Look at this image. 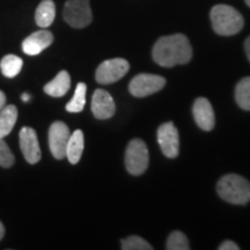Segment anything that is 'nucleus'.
Listing matches in <instances>:
<instances>
[{"instance_id":"0eeeda50","label":"nucleus","mask_w":250,"mask_h":250,"mask_svg":"<svg viewBox=\"0 0 250 250\" xmlns=\"http://www.w3.org/2000/svg\"><path fill=\"white\" fill-rule=\"evenodd\" d=\"M166 85V79L156 74L142 73L130 81L129 90L136 98H145L156 92H160Z\"/></svg>"},{"instance_id":"2eb2a0df","label":"nucleus","mask_w":250,"mask_h":250,"mask_svg":"<svg viewBox=\"0 0 250 250\" xmlns=\"http://www.w3.org/2000/svg\"><path fill=\"white\" fill-rule=\"evenodd\" d=\"M85 147V138L81 130H76L71 133L66 147V158L72 165H77L80 161Z\"/></svg>"},{"instance_id":"cd10ccee","label":"nucleus","mask_w":250,"mask_h":250,"mask_svg":"<svg viewBox=\"0 0 250 250\" xmlns=\"http://www.w3.org/2000/svg\"><path fill=\"white\" fill-rule=\"evenodd\" d=\"M21 100H22L23 102H28L30 100V95H29V94H27V93H23L22 96H21Z\"/></svg>"},{"instance_id":"f257e3e1","label":"nucleus","mask_w":250,"mask_h":250,"mask_svg":"<svg viewBox=\"0 0 250 250\" xmlns=\"http://www.w3.org/2000/svg\"><path fill=\"white\" fill-rule=\"evenodd\" d=\"M153 59L162 67H173L191 61L192 48L183 34L164 36L153 46Z\"/></svg>"},{"instance_id":"423d86ee","label":"nucleus","mask_w":250,"mask_h":250,"mask_svg":"<svg viewBox=\"0 0 250 250\" xmlns=\"http://www.w3.org/2000/svg\"><path fill=\"white\" fill-rule=\"evenodd\" d=\"M130 70L129 62L123 58H114L104 61L99 65L95 72V79L101 85H110L117 83Z\"/></svg>"},{"instance_id":"aec40b11","label":"nucleus","mask_w":250,"mask_h":250,"mask_svg":"<svg viewBox=\"0 0 250 250\" xmlns=\"http://www.w3.org/2000/svg\"><path fill=\"white\" fill-rule=\"evenodd\" d=\"M86 93H87V86L86 83H79L77 85L76 92L73 94V98L71 101L66 104V110L72 114H77V112H81L83 110L86 104Z\"/></svg>"},{"instance_id":"f3484780","label":"nucleus","mask_w":250,"mask_h":250,"mask_svg":"<svg viewBox=\"0 0 250 250\" xmlns=\"http://www.w3.org/2000/svg\"><path fill=\"white\" fill-rule=\"evenodd\" d=\"M18 121V109L14 104L5 105L0 110V138H5L13 130Z\"/></svg>"},{"instance_id":"c85d7f7f","label":"nucleus","mask_w":250,"mask_h":250,"mask_svg":"<svg viewBox=\"0 0 250 250\" xmlns=\"http://www.w3.org/2000/svg\"><path fill=\"white\" fill-rule=\"evenodd\" d=\"M246 4H247V5H248V6H249V7H250V0H246Z\"/></svg>"},{"instance_id":"f8f14e48","label":"nucleus","mask_w":250,"mask_h":250,"mask_svg":"<svg viewBox=\"0 0 250 250\" xmlns=\"http://www.w3.org/2000/svg\"><path fill=\"white\" fill-rule=\"evenodd\" d=\"M54 42V35L49 30H39L33 33L22 42V51L28 56L40 55Z\"/></svg>"},{"instance_id":"b1692460","label":"nucleus","mask_w":250,"mask_h":250,"mask_svg":"<svg viewBox=\"0 0 250 250\" xmlns=\"http://www.w3.org/2000/svg\"><path fill=\"white\" fill-rule=\"evenodd\" d=\"M239 246L236 245L235 242L233 241H229V240H227V241L223 242L219 247V250H239Z\"/></svg>"},{"instance_id":"a211bd4d","label":"nucleus","mask_w":250,"mask_h":250,"mask_svg":"<svg viewBox=\"0 0 250 250\" xmlns=\"http://www.w3.org/2000/svg\"><path fill=\"white\" fill-rule=\"evenodd\" d=\"M23 61L15 55H7L0 61V70L6 78H15L21 72Z\"/></svg>"},{"instance_id":"7ed1b4c3","label":"nucleus","mask_w":250,"mask_h":250,"mask_svg":"<svg viewBox=\"0 0 250 250\" xmlns=\"http://www.w3.org/2000/svg\"><path fill=\"white\" fill-rule=\"evenodd\" d=\"M218 195L234 205H246L250 202V182L236 174L225 175L217 184Z\"/></svg>"},{"instance_id":"412c9836","label":"nucleus","mask_w":250,"mask_h":250,"mask_svg":"<svg viewBox=\"0 0 250 250\" xmlns=\"http://www.w3.org/2000/svg\"><path fill=\"white\" fill-rule=\"evenodd\" d=\"M167 250H189V241L188 237L184 235L180 230H175L168 236L167 245H166Z\"/></svg>"},{"instance_id":"dca6fc26","label":"nucleus","mask_w":250,"mask_h":250,"mask_svg":"<svg viewBox=\"0 0 250 250\" xmlns=\"http://www.w3.org/2000/svg\"><path fill=\"white\" fill-rule=\"evenodd\" d=\"M56 18V5L52 0H42L35 12V21L37 26L43 28L50 27Z\"/></svg>"},{"instance_id":"5701e85b","label":"nucleus","mask_w":250,"mask_h":250,"mask_svg":"<svg viewBox=\"0 0 250 250\" xmlns=\"http://www.w3.org/2000/svg\"><path fill=\"white\" fill-rule=\"evenodd\" d=\"M15 158L4 138H0V166L4 168H9L14 165Z\"/></svg>"},{"instance_id":"f03ea898","label":"nucleus","mask_w":250,"mask_h":250,"mask_svg":"<svg viewBox=\"0 0 250 250\" xmlns=\"http://www.w3.org/2000/svg\"><path fill=\"white\" fill-rule=\"evenodd\" d=\"M211 22L213 30L221 36L235 35L245 26L241 13L228 5H215L211 9Z\"/></svg>"},{"instance_id":"6ab92c4d","label":"nucleus","mask_w":250,"mask_h":250,"mask_svg":"<svg viewBox=\"0 0 250 250\" xmlns=\"http://www.w3.org/2000/svg\"><path fill=\"white\" fill-rule=\"evenodd\" d=\"M235 100L243 110H250V77L243 78L235 87Z\"/></svg>"},{"instance_id":"ddd939ff","label":"nucleus","mask_w":250,"mask_h":250,"mask_svg":"<svg viewBox=\"0 0 250 250\" xmlns=\"http://www.w3.org/2000/svg\"><path fill=\"white\" fill-rule=\"evenodd\" d=\"M192 114L195 122L204 131H211L214 127L215 116L210 101L205 98H198L193 103Z\"/></svg>"},{"instance_id":"a878e982","label":"nucleus","mask_w":250,"mask_h":250,"mask_svg":"<svg viewBox=\"0 0 250 250\" xmlns=\"http://www.w3.org/2000/svg\"><path fill=\"white\" fill-rule=\"evenodd\" d=\"M245 50H246L247 57H248L249 62H250V36L246 40V42H245Z\"/></svg>"},{"instance_id":"4be33fe9","label":"nucleus","mask_w":250,"mask_h":250,"mask_svg":"<svg viewBox=\"0 0 250 250\" xmlns=\"http://www.w3.org/2000/svg\"><path fill=\"white\" fill-rule=\"evenodd\" d=\"M121 248L123 250H152L153 247L143 237L132 235L127 239H124L121 241Z\"/></svg>"},{"instance_id":"6e6552de","label":"nucleus","mask_w":250,"mask_h":250,"mask_svg":"<svg viewBox=\"0 0 250 250\" xmlns=\"http://www.w3.org/2000/svg\"><path fill=\"white\" fill-rule=\"evenodd\" d=\"M71 132L62 122H55L49 129V147L54 158L62 160L66 156V147Z\"/></svg>"},{"instance_id":"bb28decb","label":"nucleus","mask_w":250,"mask_h":250,"mask_svg":"<svg viewBox=\"0 0 250 250\" xmlns=\"http://www.w3.org/2000/svg\"><path fill=\"white\" fill-rule=\"evenodd\" d=\"M4 235H5V227H4V225H2L1 221H0V240L4 237Z\"/></svg>"},{"instance_id":"9d476101","label":"nucleus","mask_w":250,"mask_h":250,"mask_svg":"<svg viewBox=\"0 0 250 250\" xmlns=\"http://www.w3.org/2000/svg\"><path fill=\"white\" fill-rule=\"evenodd\" d=\"M20 147L26 161L30 165H35L41 160V148L37 133L33 127L23 126L19 133Z\"/></svg>"},{"instance_id":"39448f33","label":"nucleus","mask_w":250,"mask_h":250,"mask_svg":"<svg viewBox=\"0 0 250 250\" xmlns=\"http://www.w3.org/2000/svg\"><path fill=\"white\" fill-rule=\"evenodd\" d=\"M62 18L71 27L77 29L87 27L93 20L89 0H67Z\"/></svg>"},{"instance_id":"393cba45","label":"nucleus","mask_w":250,"mask_h":250,"mask_svg":"<svg viewBox=\"0 0 250 250\" xmlns=\"http://www.w3.org/2000/svg\"><path fill=\"white\" fill-rule=\"evenodd\" d=\"M6 105V95L2 90H0V110Z\"/></svg>"},{"instance_id":"9b49d317","label":"nucleus","mask_w":250,"mask_h":250,"mask_svg":"<svg viewBox=\"0 0 250 250\" xmlns=\"http://www.w3.org/2000/svg\"><path fill=\"white\" fill-rule=\"evenodd\" d=\"M116 107L114 99L107 90L96 89L92 98V112L98 120H108L114 116Z\"/></svg>"},{"instance_id":"20e7f679","label":"nucleus","mask_w":250,"mask_h":250,"mask_svg":"<svg viewBox=\"0 0 250 250\" xmlns=\"http://www.w3.org/2000/svg\"><path fill=\"white\" fill-rule=\"evenodd\" d=\"M149 156L146 144L142 139L131 140L125 152V166L131 175H142L148 167Z\"/></svg>"},{"instance_id":"1a4fd4ad","label":"nucleus","mask_w":250,"mask_h":250,"mask_svg":"<svg viewBox=\"0 0 250 250\" xmlns=\"http://www.w3.org/2000/svg\"><path fill=\"white\" fill-rule=\"evenodd\" d=\"M158 142L162 153L169 159H174L180 152V136L175 125L167 122L160 125L158 129Z\"/></svg>"},{"instance_id":"4468645a","label":"nucleus","mask_w":250,"mask_h":250,"mask_svg":"<svg viewBox=\"0 0 250 250\" xmlns=\"http://www.w3.org/2000/svg\"><path fill=\"white\" fill-rule=\"evenodd\" d=\"M71 78L66 71H61L44 86V92L52 98H62L70 90Z\"/></svg>"}]
</instances>
